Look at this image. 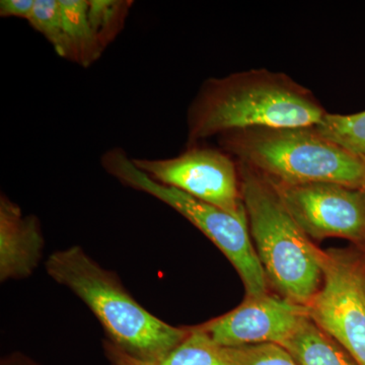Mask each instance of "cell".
<instances>
[{"label": "cell", "instance_id": "cell-7", "mask_svg": "<svg viewBox=\"0 0 365 365\" xmlns=\"http://www.w3.org/2000/svg\"><path fill=\"white\" fill-rule=\"evenodd\" d=\"M323 285L309 304V318L365 365V274L349 258L324 252Z\"/></svg>", "mask_w": 365, "mask_h": 365}, {"label": "cell", "instance_id": "cell-10", "mask_svg": "<svg viewBox=\"0 0 365 365\" xmlns=\"http://www.w3.org/2000/svg\"><path fill=\"white\" fill-rule=\"evenodd\" d=\"M45 239L39 218L25 215L18 204L0 196V281L30 277L39 266Z\"/></svg>", "mask_w": 365, "mask_h": 365}, {"label": "cell", "instance_id": "cell-6", "mask_svg": "<svg viewBox=\"0 0 365 365\" xmlns=\"http://www.w3.org/2000/svg\"><path fill=\"white\" fill-rule=\"evenodd\" d=\"M153 181L222 209L237 217L247 216L242 202L239 165L227 151L188 146L170 158H132Z\"/></svg>", "mask_w": 365, "mask_h": 365}, {"label": "cell", "instance_id": "cell-2", "mask_svg": "<svg viewBox=\"0 0 365 365\" xmlns=\"http://www.w3.org/2000/svg\"><path fill=\"white\" fill-rule=\"evenodd\" d=\"M48 275L68 288L95 314L107 339L132 359L158 362L188 337L190 329L177 328L153 316L107 270L79 246L54 252L45 263Z\"/></svg>", "mask_w": 365, "mask_h": 365}, {"label": "cell", "instance_id": "cell-5", "mask_svg": "<svg viewBox=\"0 0 365 365\" xmlns=\"http://www.w3.org/2000/svg\"><path fill=\"white\" fill-rule=\"evenodd\" d=\"M101 165L124 186L155 197L195 225L234 266L246 288L247 297L267 294V277L252 242L247 216L230 215L180 190L153 181L122 148L106 151Z\"/></svg>", "mask_w": 365, "mask_h": 365}, {"label": "cell", "instance_id": "cell-16", "mask_svg": "<svg viewBox=\"0 0 365 365\" xmlns=\"http://www.w3.org/2000/svg\"><path fill=\"white\" fill-rule=\"evenodd\" d=\"M225 351L228 365H299L283 346L274 343L225 348Z\"/></svg>", "mask_w": 365, "mask_h": 365}, {"label": "cell", "instance_id": "cell-1", "mask_svg": "<svg viewBox=\"0 0 365 365\" xmlns=\"http://www.w3.org/2000/svg\"><path fill=\"white\" fill-rule=\"evenodd\" d=\"M327 113L311 91L282 72L252 69L211 78L190 105L188 146L245 129L316 127Z\"/></svg>", "mask_w": 365, "mask_h": 365}, {"label": "cell", "instance_id": "cell-19", "mask_svg": "<svg viewBox=\"0 0 365 365\" xmlns=\"http://www.w3.org/2000/svg\"><path fill=\"white\" fill-rule=\"evenodd\" d=\"M1 365H39L21 353L9 355L1 361Z\"/></svg>", "mask_w": 365, "mask_h": 365}, {"label": "cell", "instance_id": "cell-14", "mask_svg": "<svg viewBox=\"0 0 365 365\" xmlns=\"http://www.w3.org/2000/svg\"><path fill=\"white\" fill-rule=\"evenodd\" d=\"M132 6L128 0H88V18L103 49L121 32Z\"/></svg>", "mask_w": 365, "mask_h": 365}, {"label": "cell", "instance_id": "cell-3", "mask_svg": "<svg viewBox=\"0 0 365 365\" xmlns=\"http://www.w3.org/2000/svg\"><path fill=\"white\" fill-rule=\"evenodd\" d=\"M250 234L267 280L299 306L309 307L323 280L324 252L290 215L270 180L237 162Z\"/></svg>", "mask_w": 365, "mask_h": 365}, {"label": "cell", "instance_id": "cell-15", "mask_svg": "<svg viewBox=\"0 0 365 365\" xmlns=\"http://www.w3.org/2000/svg\"><path fill=\"white\" fill-rule=\"evenodd\" d=\"M316 128L334 143L365 157V111L351 115L327 113Z\"/></svg>", "mask_w": 365, "mask_h": 365}, {"label": "cell", "instance_id": "cell-18", "mask_svg": "<svg viewBox=\"0 0 365 365\" xmlns=\"http://www.w3.org/2000/svg\"><path fill=\"white\" fill-rule=\"evenodd\" d=\"M36 0H2L0 16L2 18H21L28 20L32 14Z\"/></svg>", "mask_w": 365, "mask_h": 365}, {"label": "cell", "instance_id": "cell-8", "mask_svg": "<svg viewBox=\"0 0 365 365\" xmlns=\"http://www.w3.org/2000/svg\"><path fill=\"white\" fill-rule=\"evenodd\" d=\"M271 182L309 239L343 237L365 242L364 190L331 182L285 185Z\"/></svg>", "mask_w": 365, "mask_h": 365}, {"label": "cell", "instance_id": "cell-17", "mask_svg": "<svg viewBox=\"0 0 365 365\" xmlns=\"http://www.w3.org/2000/svg\"><path fill=\"white\" fill-rule=\"evenodd\" d=\"M28 23L34 30L44 36L57 54L63 42V21L60 0H36Z\"/></svg>", "mask_w": 365, "mask_h": 365}, {"label": "cell", "instance_id": "cell-11", "mask_svg": "<svg viewBox=\"0 0 365 365\" xmlns=\"http://www.w3.org/2000/svg\"><path fill=\"white\" fill-rule=\"evenodd\" d=\"M60 4L63 42L58 55L86 68L104 52L88 18V0H60Z\"/></svg>", "mask_w": 365, "mask_h": 365}, {"label": "cell", "instance_id": "cell-13", "mask_svg": "<svg viewBox=\"0 0 365 365\" xmlns=\"http://www.w3.org/2000/svg\"><path fill=\"white\" fill-rule=\"evenodd\" d=\"M299 365H359L344 348L306 317L281 345Z\"/></svg>", "mask_w": 365, "mask_h": 365}, {"label": "cell", "instance_id": "cell-9", "mask_svg": "<svg viewBox=\"0 0 365 365\" xmlns=\"http://www.w3.org/2000/svg\"><path fill=\"white\" fill-rule=\"evenodd\" d=\"M307 316V307L266 294L247 297L237 309L200 328L225 348L265 343L282 345Z\"/></svg>", "mask_w": 365, "mask_h": 365}, {"label": "cell", "instance_id": "cell-12", "mask_svg": "<svg viewBox=\"0 0 365 365\" xmlns=\"http://www.w3.org/2000/svg\"><path fill=\"white\" fill-rule=\"evenodd\" d=\"M103 343L110 365H228L225 349L199 327L190 329L188 337L165 359L158 362L132 359L109 341L105 339Z\"/></svg>", "mask_w": 365, "mask_h": 365}, {"label": "cell", "instance_id": "cell-4", "mask_svg": "<svg viewBox=\"0 0 365 365\" xmlns=\"http://www.w3.org/2000/svg\"><path fill=\"white\" fill-rule=\"evenodd\" d=\"M222 150L271 181L331 182L365 191V157L343 148L316 127L252 128L220 136Z\"/></svg>", "mask_w": 365, "mask_h": 365}]
</instances>
